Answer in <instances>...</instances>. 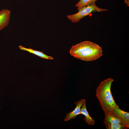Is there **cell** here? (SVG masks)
I'll use <instances>...</instances> for the list:
<instances>
[{
  "instance_id": "1",
  "label": "cell",
  "mask_w": 129,
  "mask_h": 129,
  "mask_svg": "<svg viewBox=\"0 0 129 129\" xmlns=\"http://www.w3.org/2000/svg\"><path fill=\"white\" fill-rule=\"evenodd\" d=\"M70 54L77 59L86 61L96 60L103 55L102 48L89 41H85L72 46Z\"/></svg>"
},
{
  "instance_id": "2",
  "label": "cell",
  "mask_w": 129,
  "mask_h": 129,
  "mask_svg": "<svg viewBox=\"0 0 129 129\" xmlns=\"http://www.w3.org/2000/svg\"><path fill=\"white\" fill-rule=\"evenodd\" d=\"M114 80L108 78L101 82L97 88L96 95L102 110L108 113L118 105L112 96L111 87Z\"/></svg>"
},
{
  "instance_id": "3",
  "label": "cell",
  "mask_w": 129,
  "mask_h": 129,
  "mask_svg": "<svg viewBox=\"0 0 129 129\" xmlns=\"http://www.w3.org/2000/svg\"><path fill=\"white\" fill-rule=\"evenodd\" d=\"M108 10L107 9L100 8L96 5L95 3H94L83 7L76 13L68 15L67 17L72 23H76L79 22L81 19L92 12H102Z\"/></svg>"
},
{
  "instance_id": "4",
  "label": "cell",
  "mask_w": 129,
  "mask_h": 129,
  "mask_svg": "<svg viewBox=\"0 0 129 129\" xmlns=\"http://www.w3.org/2000/svg\"><path fill=\"white\" fill-rule=\"evenodd\" d=\"M85 101V99H82L75 102L76 107L73 110L66 114L64 121H67L72 119H75L77 115L81 114V107Z\"/></svg>"
},
{
  "instance_id": "5",
  "label": "cell",
  "mask_w": 129,
  "mask_h": 129,
  "mask_svg": "<svg viewBox=\"0 0 129 129\" xmlns=\"http://www.w3.org/2000/svg\"><path fill=\"white\" fill-rule=\"evenodd\" d=\"M11 11L7 9H4L0 11V31L9 24Z\"/></svg>"
},
{
  "instance_id": "6",
  "label": "cell",
  "mask_w": 129,
  "mask_h": 129,
  "mask_svg": "<svg viewBox=\"0 0 129 129\" xmlns=\"http://www.w3.org/2000/svg\"><path fill=\"white\" fill-rule=\"evenodd\" d=\"M109 113H111L121 119L129 125V113L121 110L118 106L114 108Z\"/></svg>"
},
{
  "instance_id": "7",
  "label": "cell",
  "mask_w": 129,
  "mask_h": 129,
  "mask_svg": "<svg viewBox=\"0 0 129 129\" xmlns=\"http://www.w3.org/2000/svg\"><path fill=\"white\" fill-rule=\"evenodd\" d=\"M104 114L105 118L103 121L104 124L106 123L121 124L129 127V125L126 124L123 120L112 114L104 112Z\"/></svg>"
},
{
  "instance_id": "8",
  "label": "cell",
  "mask_w": 129,
  "mask_h": 129,
  "mask_svg": "<svg viewBox=\"0 0 129 129\" xmlns=\"http://www.w3.org/2000/svg\"><path fill=\"white\" fill-rule=\"evenodd\" d=\"M86 101L84 102L81 108V114L83 115L85 117L84 119L85 121L89 125L93 126L95 123L94 119L90 115L87 111L86 105Z\"/></svg>"
},
{
  "instance_id": "9",
  "label": "cell",
  "mask_w": 129,
  "mask_h": 129,
  "mask_svg": "<svg viewBox=\"0 0 129 129\" xmlns=\"http://www.w3.org/2000/svg\"><path fill=\"white\" fill-rule=\"evenodd\" d=\"M20 49L22 50L27 51L42 58L47 59L53 60L54 58L52 57L46 55L40 51L34 50L31 48H27L21 46L19 47Z\"/></svg>"
},
{
  "instance_id": "10",
  "label": "cell",
  "mask_w": 129,
  "mask_h": 129,
  "mask_svg": "<svg viewBox=\"0 0 129 129\" xmlns=\"http://www.w3.org/2000/svg\"><path fill=\"white\" fill-rule=\"evenodd\" d=\"M98 0H80L75 5L77 7V10L79 11L84 7L86 6L91 4L95 3Z\"/></svg>"
},
{
  "instance_id": "11",
  "label": "cell",
  "mask_w": 129,
  "mask_h": 129,
  "mask_svg": "<svg viewBox=\"0 0 129 129\" xmlns=\"http://www.w3.org/2000/svg\"><path fill=\"white\" fill-rule=\"evenodd\" d=\"M107 129H126L129 127L121 124L106 123L104 124Z\"/></svg>"
},
{
  "instance_id": "12",
  "label": "cell",
  "mask_w": 129,
  "mask_h": 129,
  "mask_svg": "<svg viewBox=\"0 0 129 129\" xmlns=\"http://www.w3.org/2000/svg\"><path fill=\"white\" fill-rule=\"evenodd\" d=\"M124 1L126 5L128 6H129V0H124Z\"/></svg>"
}]
</instances>
